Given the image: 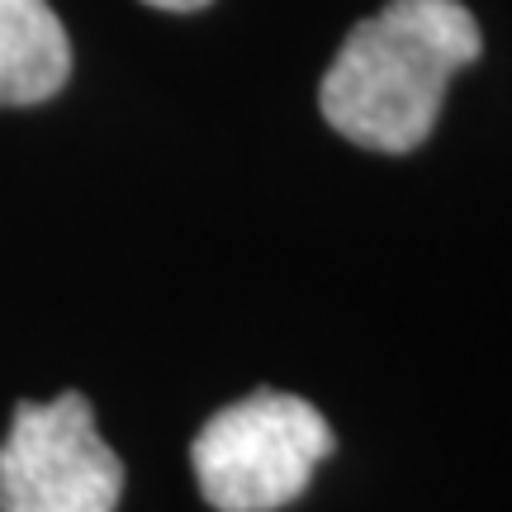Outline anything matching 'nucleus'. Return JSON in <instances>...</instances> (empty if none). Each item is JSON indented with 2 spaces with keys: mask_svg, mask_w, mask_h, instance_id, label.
Here are the masks:
<instances>
[{
  "mask_svg": "<svg viewBox=\"0 0 512 512\" xmlns=\"http://www.w3.org/2000/svg\"><path fill=\"white\" fill-rule=\"evenodd\" d=\"M479 53V19L460 0H389L342 38L318 110L347 143L399 157L432 138L446 86Z\"/></svg>",
  "mask_w": 512,
  "mask_h": 512,
  "instance_id": "f257e3e1",
  "label": "nucleus"
},
{
  "mask_svg": "<svg viewBox=\"0 0 512 512\" xmlns=\"http://www.w3.org/2000/svg\"><path fill=\"white\" fill-rule=\"evenodd\" d=\"M152 10H171V15H190V10H204L209 0H143Z\"/></svg>",
  "mask_w": 512,
  "mask_h": 512,
  "instance_id": "39448f33",
  "label": "nucleus"
},
{
  "mask_svg": "<svg viewBox=\"0 0 512 512\" xmlns=\"http://www.w3.org/2000/svg\"><path fill=\"white\" fill-rule=\"evenodd\" d=\"M124 460L95 432L86 394L19 403L0 446V512H114Z\"/></svg>",
  "mask_w": 512,
  "mask_h": 512,
  "instance_id": "7ed1b4c3",
  "label": "nucleus"
},
{
  "mask_svg": "<svg viewBox=\"0 0 512 512\" xmlns=\"http://www.w3.org/2000/svg\"><path fill=\"white\" fill-rule=\"evenodd\" d=\"M72 76V43L48 0H0V105L53 100Z\"/></svg>",
  "mask_w": 512,
  "mask_h": 512,
  "instance_id": "20e7f679",
  "label": "nucleus"
},
{
  "mask_svg": "<svg viewBox=\"0 0 512 512\" xmlns=\"http://www.w3.org/2000/svg\"><path fill=\"white\" fill-rule=\"evenodd\" d=\"M332 456V427L299 394L256 389L219 408L190 446L200 494L214 512H275L309 489Z\"/></svg>",
  "mask_w": 512,
  "mask_h": 512,
  "instance_id": "f03ea898",
  "label": "nucleus"
}]
</instances>
